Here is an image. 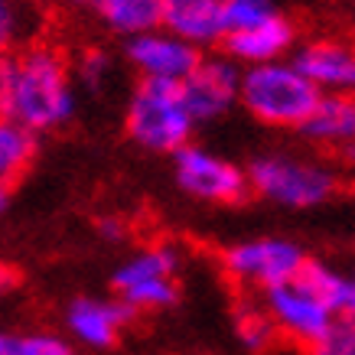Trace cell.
Returning <instances> with one entry per match:
<instances>
[{"label": "cell", "instance_id": "obj_25", "mask_svg": "<svg viewBox=\"0 0 355 355\" xmlns=\"http://www.w3.org/2000/svg\"><path fill=\"white\" fill-rule=\"evenodd\" d=\"M101 235H105V238H121V235H124V232H121V222L105 218V222H101Z\"/></svg>", "mask_w": 355, "mask_h": 355}, {"label": "cell", "instance_id": "obj_4", "mask_svg": "<svg viewBox=\"0 0 355 355\" xmlns=\"http://www.w3.org/2000/svg\"><path fill=\"white\" fill-rule=\"evenodd\" d=\"M248 183L261 199L287 209H313L336 193L333 170H326L323 163L284 157V153H268L251 160Z\"/></svg>", "mask_w": 355, "mask_h": 355}, {"label": "cell", "instance_id": "obj_21", "mask_svg": "<svg viewBox=\"0 0 355 355\" xmlns=\"http://www.w3.org/2000/svg\"><path fill=\"white\" fill-rule=\"evenodd\" d=\"M274 3L270 0H225V17H228V33L232 30H245L254 23L274 17Z\"/></svg>", "mask_w": 355, "mask_h": 355}, {"label": "cell", "instance_id": "obj_23", "mask_svg": "<svg viewBox=\"0 0 355 355\" xmlns=\"http://www.w3.org/2000/svg\"><path fill=\"white\" fill-rule=\"evenodd\" d=\"M76 78L82 85L88 88H101L105 85V78L111 76V59L105 49H85V53L76 59Z\"/></svg>", "mask_w": 355, "mask_h": 355}, {"label": "cell", "instance_id": "obj_7", "mask_svg": "<svg viewBox=\"0 0 355 355\" xmlns=\"http://www.w3.org/2000/svg\"><path fill=\"white\" fill-rule=\"evenodd\" d=\"M306 261L310 258L303 254V248L287 238H251L225 248L222 268L232 280L245 287H258L264 293L284 280H293L306 268Z\"/></svg>", "mask_w": 355, "mask_h": 355}, {"label": "cell", "instance_id": "obj_14", "mask_svg": "<svg viewBox=\"0 0 355 355\" xmlns=\"http://www.w3.org/2000/svg\"><path fill=\"white\" fill-rule=\"evenodd\" d=\"M163 26L176 33V36H183L186 43L199 46V49L225 43L228 36L225 0H166Z\"/></svg>", "mask_w": 355, "mask_h": 355}, {"label": "cell", "instance_id": "obj_26", "mask_svg": "<svg viewBox=\"0 0 355 355\" xmlns=\"http://www.w3.org/2000/svg\"><path fill=\"white\" fill-rule=\"evenodd\" d=\"M65 3H72V7H95V0H65Z\"/></svg>", "mask_w": 355, "mask_h": 355}, {"label": "cell", "instance_id": "obj_1", "mask_svg": "<svg viewBox=\"0 0 355 355\" xmlns=\"http://www.w3.org/2000/svg\"><path fill=\"white\" fill-rule=\"evenodd\" d=\"M0 111L7 121L46 134L76 114V72L59 49L26 46L0 62Z\"/></svg>", "mask_w": 355, "mask_h": 355}, {"label": "cell", "instance_id": "obj_20", "mask_svg": "<svg viewBox=\"0 0 355 355\" xmlns=\"http://www.w3.org/2000/svg\"><path fill=\"white\" fill-rule=\"evenodd\" d=\"M238 336H241V343H245L248 349H254V352H264V349L274 343V336H277V326H274V320L268 316V310L241 306V310H238Z\"/></svg>", "mask_w": 355, "mask_h": 355}, {"label": "cell", "instance_id": "obj_5", "mask_svg": "<svg viewBox=\"0 0 355 355\" xmlns=\"http://www.w3.org/2000/svg\"><path fill=\"white\" fill-rule=\"evenodd\" d=\"M261 300H264V310L277 326V333L287 336L291 343L303 345V349H313L316 343H323L329 329L339 323V313L326 303V297L303 274L264 291Z\"/></svg>", "mask_w": 355, "mask_h": 355}, {"label": "cell", "instance_id": "obj_11", "mask_svg": "<svg viewBox=\"0 0 355 355\" xmlns=\"http://www.w3.org/2000/svg\"><path fill=\"white\" fill-rule=\"evenodd\" d=\"M293 65L320 92L355 95V46L343 40H313L293 53Z\"/></svg>", "mask_w": 355, "mask_h": 355}, {"label": "cell", "instance_id": "obj_16", "mask_svg": "<svg viewBox=\"0 0 355 355\" xmlns=\"http://www.w3.org/2000/svg\"><path fill=\"white\" fill-rule=\"evenodd\" d=\"M163 7H166V0H95L92 10H95L105 30L130 40L140 33L160 30Z\"/></svg>", "mask_w": 355, "mask_h": 355}, {"label": "cell", "instance_id": "obj_10", "mask_svg": "<svg viewBox=\"0 0 355 355\" xmlns=\"http://www.w3.org/2000/svg\"><path fill=\"white\" fill-rule=\"evenodd\" d=\"M241 72L245 69H238L232 55H202L193 76L180 82L186 108L196 118V124L222 118L232 105L241 101Z\"/></svg>", "mask_w": 355, "mask_h": 355}, {"label": "cell", "instance_id": "obj_6", "mask_svg": "<svg viewBox=\"0 0 355 355\" xmlns=\"http://www.w3.org/2000/svg\"><path fill=\"white\" fill-rule=\"evenodd\" d=\"M176 268L180 258L170 245H150L130 254L114 270V291L130 310H166L176 303Z\"/></svg>", "mask_w": 355, "mask_h": 355}, {"label": "cell", "instance_id": "obj_12", "mask_svg": "<svg viewBox=\"0 0 355 355\" xmlns=\"http://www.w3.org/2000/svg\"><path fill=\"white\" fill-rule=\"evenodd\" d=\"M297 43V26L287 17H268V20L245 26V30H232L225 36V55H232L241 65H261V62H277L293 49Z\"/></svg>", "mask_w": 355, "mask_h": 355}, {"label": "cell", "instance_id": "obj_17", "mask_svg": "<svg viewBox=\"0 0 355 355\" xmlns=\"http://www.w3.org/2000/svg\"><path fill=\"white\" fill-rule=\"evenodd\" d=\"M36 137H40L36 130L3 118V124H0V180H3V186H13L33 166L36 150H40Z\"/></svg>", "mask_w": 355, "mask_h": 355}, {"label": "cell", "instance_id": "obj_19", "mask_svg": "<svg viewBox=\"0 0 355 355\" xmlns=\"http://www.w3.org/2000/svg\"><path fill=\"white\" fill-rule=\"evenodd\" d=\"M0 355H72V349L49 333H7L0 339Z\"/></svg>", "mask_w": 355, "mask_h": 355}, {"label": "cell", "instance_id": "obj_18", "mask_svg": "<svg viewBox=\"0 0 355 355\" xmlns=\"http://www.w3.org/2000/svg\"><path fill=\"white\" fill-rule=\"evenodd\" d=\"M300 274L323 293L326 303L339 316H355V277L352 274H343V270L329 268L323 261H306V268Z\"/></svg>", "mask_w": 355, "mask_h": 355}, {"label": "cell", "instance_id": "obj_22", "mask_svg": "<svg viewBox=\"0 0 355 355\" xmlns=\"http://www.w3.org/2000/svg\"><path fill=\"white\" fill-rule=\"evenodd\" d=\"M306 355H355V316H339L329 336L306 349Z\"/></svg>", "mask_w": 355, "mask_h": 355}, {"label": "cell", "instance_id": "obj_8", "mask_svg": "<svg viewBox=\"0 0 355 355\" xmlns=\"http://www.w3.org/2000/svg\"><path fill=\"white\" fill-rule=\"evenodd\" d=\"M173 176L183 193L202 202H238L251 189L245 170L196 144H186L183 150L173 153Z\"/></svg>", "mask_w": 355, "mask_h": 355}, {"label": "cell", "instance_id": "obj_2", "mask_svg": "<svg viewBox=\"0 0 355 355\" xmlns=\"http://www.w3.org/2000/svg\"><path fill=\"white\" fill-rule=\"evenodd\" d=\"M323 92L291 62H261L245 65L241 72V105L251 118L270 128H297L306 124Z\"/></svg>", "mask_w": 355, "mask_h": 355}, {"label": "cell", "instance_id": "obj_9", "mask_svg": "<svg viewBox=\"0 0 355 355\" xmlns=\"http://www.w3.org/2000/svg\"><path fill=\"white\" fill-rule=\"evenodd\" d=\"M124 55H128L130 69H134L140 78H150V82H176V85H180L183 78L193 76V69L202 62L199 46L186 43L183 36L170 33L166 26L140 33V36H130L128 46H124Z\"/></svg>", "mask_w": 355, "mask_h": 355}, {"label": "cell", "instance_id": "obj_27", "mask_svg": "<svg viewBox=\"0 0 355 355\" xmlns=\"http://www.w3.org/2000/svg\"><path fill=\"white\" fill-rule=\"evenodd\" d=\"M352 277H355V270H352Z\"/></svg>", "mask_w": 355, "mask_h": 355}, {"label": "cell", "instance_id": "obj_24", "mask_svg": "<svg viewBox=\"0 0 355 355\" xmlns=\"http://www.w3.org/2000/svg\"><path fill=\"white\" fill-rule=\"evenodd\" d=\"M17 26H20L17 7H10V0H3L0 3V36H3V43H10L13 36H17Z\"/></svg>", "mask_w": 355, "mask_h": 355}, {"label": "cell", "instance_id": "obj_3", "mask_svg": "<svg viewBox=\"0 0 355 355\" xmlns=\"http://www.w3.org/2000/svg\"><path fill=\"white\" fill-rule=\"evenodd\" d=\"M128 137L150 153H176L193 137L196 118L186 108V98L176 82L140 78L124 114Z\"/></svg>", "mask_w": 355, "mask_h": 355}, {"label": "cell", "instance_id": "obj_13", "mask_svg": "<svg viewBox=\"0 0 355 355\" xmlns=\"http://www.w3.org/2000/svg\"><path fill=\"white\" fill-rule=\"evenodd\" d=\"M130 306L124 300H98V297H78L69 303L65 313V326L78 343L92 345V349H108L118 343L121 329L130 320Z\"/></svg>", "mask_w": 355, "mask_h": 355}, {"label": "cell", "instance_id": "obj_15", "mask_svg": "<svg viewBox=\"0 0 355 355\" xmlns=\"http://www.w3.org/2000/svg\"><path fill=\"white\" fill-rule=\"evenodd\" d=\"M300 130L313 144H323V147H339V150L355 147V95L323 92L320 105L313 108Z\"/></svg>", "mask_w": 355, "mask_h": 355}]
</instances>
